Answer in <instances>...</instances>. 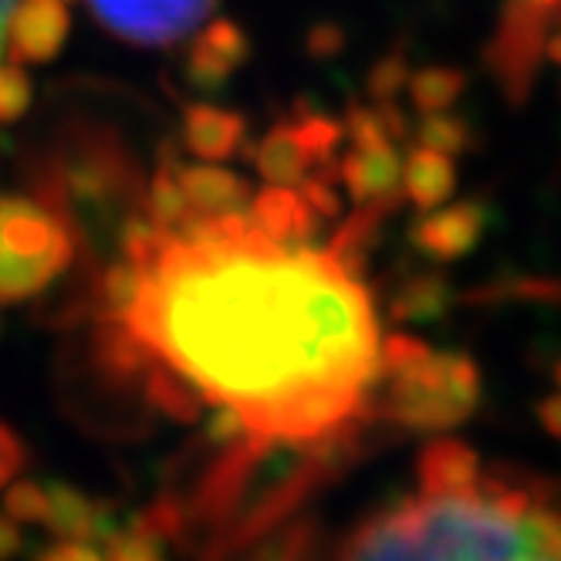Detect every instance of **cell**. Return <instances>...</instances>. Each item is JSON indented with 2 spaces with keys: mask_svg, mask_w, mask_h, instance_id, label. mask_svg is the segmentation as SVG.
<instances>
[{
  "mask_svg": "<svg viewBox=\"0 0 561 561\" xmlns=\"http://www.w3.org/2000/svg\"><path fill=\"white\" fill-rule=\"evenodd\" d=\"M139 288L108 311V358L142 369L176 416L220 407L254 444H322L369 410L382 342L358 267L277 240L251 214L133 227Z\"/></svg>",
  "mask_w": 561,
  "mask_h": 561,
  "instance_id": "cell-1",
  "label": "cell"
},
{
  "mask_svg": "<svg viewBox=\"0 0 561 561\" xmlns=\"http://www.w3.org/2000/svg\"><path fill=\"white\" fill-rule=\"evenodd\" d=\"M345 558H561V491L541 480L477 470L369 517Z\"/></svg>",
  "mask_w": 561,
  "mask_h": 561,
  "instance_id": "cell-2",
  "label": "cell"
},
{
  "mask_svg": "<svg viewBox=\"0 0 561 561\" xmlns=\"http://www.w3.org/2000/svg\"><path fill=\"white\" fill-rule=\"evenodd\" d=\"M477 392L480 376L467 355H436L413 339H392L382 345L379 379L373 389L379 416L410 430H444L473 413Z\"/></svg>",
  "mask_w": 561,
  "mask_h": 561,
  "instance_id": "cell-3",
  "label": "cell"
},
{
  "mask_svg": "<svg viewBox=\"0 0 561 561\" xmlns=\"http://www.w3.org/2000/svg\"><path fill=\"white\" fill-rule=\"evenodd\" d=\"M75 257L71 220L45 199L0 193V305L42 295Z\"/></svg>",
  "mask_w": 561,
  "mask_h": 561,
  "instance_id": "cell-4",
  "label": "cell"
},
{
  "mask_svg": "<svg viewBox=\"0 0 561 561\" xmlns=\"http://www.w3.org/2000/svg\"><path fill=\"white\" fill-rule=\"evenodd\" d=\"M92 14L115 37L139 48H170L204 24L217 0H89Z\"/></svg>",
  "mask_w": 561,
  "mask_h": 561,
  "instance_id": "cell-5",
  "label": "cell"
},
{
  "mask_svg": "<svg viewBox=\"0 0 561 561\" xmlns=\"http://www.w3.org/2000/svg\"><path fill=\"white\" fill-rule=\"evenodd\" d=\"M71 31L65 0H18L8 18V51L14 61H51Z\"/></svg>",
  "mask_w": 561,
  "mask_h": 561,
  "instance_id": "cell-6",
  "label": "cell"
},
{
  "mask_svg": "<svg viewBox=\"0 0 561 561\" xmlns=\"http://www.w3.org/2000/svg\"><path fill=\"white\" fill-rule=\"evenodd\" d=\"M176 180L190 199V210L193 217H220V214H233V210H244L248 204V183L227 173V170H217V167H180L176 170Z\"/></svg>",
  "mask_w": 561,
  "mask_h": 561,
  "instance_id": "cell-7",
  "label": "cell"
},
{
  "mask_svg": "<svg viewBox=\"0 0 561 561\" xmlns=\"http://www.w3.org/2000/svg\"><path fill=\"white\" fill-rule=\"evenodd\" d=\"M248 58V37L237 24L217 21L207 24V31H199L196 45L190 51V75L196 82L217 85L227 75H233V68Z\"/></svg>",
  "mask_w": 561,
  "mask_h": 561,
  "instance_id": "cell-8",
  "label": "cell"
},
{
  "mask_svg": "<svg viewBox=\"0 0 561 561\" xmlns=\"http://www.w3.org/2000/svg\"><path fill=\"white\" fill-rule=\"evenodd\" d=\"M477 237H480L477 207H444V210L433 207L416 227V244L439 261L460 257L477 244Z\"/></svg>",
  "mask_w": 561,
  "mask_h": 561,
  "instance_id": "cell-9",
  "label": "cell"
},
{
  "mask_svg": "<svg viewBox=\"0 0 561 561\" xmlns=\"http://www.w3.org/2000/svg\"><path fill=\"white\" fill-rule=\"evenodd\" d=\"M183 139H186L190 152L207 159V163L227 159L240 146V139H244V118L227 108H217V105H193L186 112Z\"/></svg>",
  "mask_w": 561,
  "mask_h": 561,
  "instance_id": "cell-10",
  "label": "cell"
},
{
  "mask_svg": "<svg viewBox=\"0 0 561 561\" xmlns=\"http://www.w3.org/2000/svg\"><path fill=\"white\" fill-rule=\"evenodd\" d=\"M251 220L277 240H305L314 227V210L305 193L271 183L251 207Z\"/></svg>",
  "mask_w": 561,
  "mask_h": 561,
  "instance_id": "cell-11",
  "label": "cell"
},
{
  "mask_svg": "<svg viewBox=\"0 0 561 561\" xmlns=\"http://www.w3.org/2000/svg\"><path fill=\"white\" fill-rule=\"evenodd\" d=\"M403 190L420 210L444 207L454 193V156L420 146L403 167Z\"/></svg>",
  "mask_w": 561,
  "mask_h": 561,
  "instance_id": "cell-12",
  "label": "cell"
},
{
  "mask_svg": "<svg viewBox=\"0 0 561 561\" xmlns=\"http://www.w3.org/2000/svg\"><path fill=\"white\" fill-rule=\"evenodd\" d=\"M318 159L314 146L308 142L301 126H277L257 152V170L267 183L291 186L305 176L308 163Z\"/></svg>",
  "mask_w": 561,
  "mask_h": 561,
  "instance_id": "cell-13",
  "label": "cell"
},
{
  "mask_svg": "<svg viewBox=\"0 0 561 561\" xmlns=\"http://www.w3.org/2000/svg\"><path fill=\"white\" fill-rule=\"evenodd\" d=\"M45 525L58 535V538H71V541H92L102 525L105 514L99 511L95 501H89L82 491H75L68 484H51L48 488V514Z\"/></svg>",
  "mask_w": 561,
  "mask_h": 561,
  "instance_id": "cell-14",
  "label": "cell"
},
{
  "mask_svg": "<svg viewBox=\"0 0 561 561\" xmlns=\"http://www.w3.org/2000/svg\"><path fill=\"white\" fill-rule=\"evenodd\" d=\"M463 89V75L457 71H447V68H430V71H420L413 82H410V92H413V102L430 115V112H447L454 105V99L460 95Z\"/></svg>",
  "mask_w": 561,
  "mask_h": 561,
  "instance_id": "cell-15",
  "label": "cell"
},
{
  "mask_svg": "<svg viewBox=\"0 0 561 561\" xmlns=\"http://www.w3.org/2000/svg\"><path fill=\"white\" fill-rule=\"evenodd\" d=\"M31 78L18 61H0V126H11L31 108Z\"/></svg>",
  "mask_w": 561,
  "mask_h": 561,
  "instance_id": "cell-16",
  "label": "cell"
},
{
  "mask_svg": "<svg viewBox=\"0 0 561 561\" xmlns=\"http://www.w3.org/2000/svg\"><path fill=\"white\" fill-rule=\"evenodd\" d=\"M420 142L447 156H457L467 146V126L460 118H450L447 112H430V118L420 126Z\"/></svg>",
  "mask_w": 561,
  "mask_h": 561,
  "instance_id": "cell-17",
  "label": "cell"
},
{
  "mask_svg": "<svg viewBox=\"0 0 561 561\" xmlns=\"http://www.w3.org/2000/svg\"><path fill=\"white\" fill-rule=\"evenodd\" d=\"M4 511L14 520H45L48 514V491L42 484H31V480H18L8 488Z\"/></svg>",
  "mask_w": 561,
  "mask_h": 561,
  "instance_id": "cell-18",
  "label": "cell"
},
{
  "mask_svg": "<svg viewBox=\"0 0 561 561\" xmlns=\"http://www.w3.org/2000/svg\"><path fill=\"white\" fill-rule=\"evenodd\" d=\"M21 467H24V447H21V439L8 426H0V488H4L8 480H14Z\"/></svg>",
  "mask_w": 561,
  "mask_h": 561,
  "instance_id": "cell-19",
  "label": "cell"
},
{
  "mask_svg": "<svg viewBox=\"0 0 561 561\" xmlns=\"http://www.w3.org/2000/svg\"><path fill=\"white\" fill-rule=\"evenodd\" d=\"M18 548H21V528H18V520L4 511L0 514V558L18 554Z\"/></svg>",
  "mask_w": 561,
  "mask_h": 561,
  "instance_id": "cell-20",
  "label": "cell"
},
{
  "mask_svg": "<svg viewBox=\"0 0 561 561\" xmlns=\"http://www.w3.org/2000/svg\"><path fill=\"white\" fill-rule=\"evenodd\" d=\"M541 416H545V426L561 436V396L548 399V403L541 407Z\"/></svg>",
  "mask_w": 561,
  "mask_h": 561,
  "instance_id": "cell-21",
  "label": "cell"
},
{
  "mask_svg": "<svg viewBox=\"0 0 561 561\" xmlns=\"http://www.w3.org/2000/svg\"><path fill=\"white\" fill-rule=\"evenodd\" d=\"M18 0H0V51H4V42H8V18L14 11Z\"/></svg>",
  "mask_w": 561,
  "mask_h": 561,
  "instance_id": "cell-22",
  "label": "cell"
},
{
  "mask_svg": "<svg viewBox=\"0 0 561 561\" xmlns=\"http://www.w3.org/2000/svg\"><path fill=\"white\" fill-rule=\"evenodd\" d=\"M558 379H561V373H558Z\"/></svg>",
  "mask_w": 561,
  "mask_h": 561,
  "instance_id": "cell-23",
  "label": "cell"
},
{
  "mask_svg": "<svg viewBox=\"0 0 561 561\" xmlns=\"http://www.w3.org/2000/svg\"><path fill=\"white\" fill-rule=\"evenodd\" d=\"M65 4H68V0H65Z\"/></svg>",
  "mask_w": 561,
  "mask_h": 561,
  "instance_id": "cell-24",
  "label": "cell"
}]
</instances>
